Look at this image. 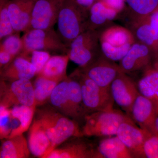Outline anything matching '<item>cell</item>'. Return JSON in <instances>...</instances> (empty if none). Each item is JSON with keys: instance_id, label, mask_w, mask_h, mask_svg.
I'll list each match as a JSON object with an SVG mask.
<instances>
[{"instance_id": "obj_11", "label": "cell", "mask_w": 158, "mask_h": 158, "mask_svg": "<svg viewBox=\"0 0 158 158\" xmlns=\"http://www.w3.org/2000/svg\"><path fill=\"white\" fill-rule=\"evenodd\" d=\"M158 107L151 100L140 93L133 104L130 116L145 131L158 133L156 127Z\"/></svg>"}, {"instance_id": "obj_6", "label": "cell", "mask_w": 158, "mask_h": 158, "mask_svg": "<svg viewBox=\"0 0 158 158\" xmlns=\"http://www.w3.org/2000/svg\"><path fill=\"white\" fill-rule=\"evenodd\" d=\"M99 35L98 31L87 29L74 39L68 53L71 61L83 69L99 57Z\"/></svg>"}, {"instance_id": "obj_38", "label": "cell", "mask_w": 158, "mask_h": 158, "mask_svg": "<svg viewBox=\"0 0 158 158\" xmlns=\"http://www.w3.org/2000/svg\"><path fill=\"white\" fill-rule=\"evenodd\" d=\"M155 125L157 131L158 132V116L156 118Z\"/></svg>"}, {"instance_id": "obj_13", "label": "cell", "mask_w": 158, "mask_h": 158, "mask_svg": "<svg viewBox=\"0 0 158 158\" xmlns=\"http://www.w3.org/2000/svg\"><path fill=\"white\" fill-rule=\"evenodd\" d=\"M152 52L146 44L135 42L119 62V66L122 71L126 74L144 70L149 66Z\"/></svg>"}, {"instance_id": "obj_30", "label": "cell", "mask_w": 158, "mask_h": 158, "mask_svg": "<svg viewBox=\"0 0 158 158\" xmlns=\"http://www.w3.org/2000/svg\"><path fill=\"white\" fill-rule=\"evenodd\" d=\"M9 0H0V39L1 41L15 33L8 10Z\"/></svg>"}, {"instance_id": "obj_4", "label": "cell", "mask_w": 158, "mask_h": 158, "mask_svg": "<svg viewBox=\"0 0 158 158\" xmlns=\"http://www.w3.org/2000/svg\"><path fill=\"white\" fill-rule=\"evenodd\" d=\"M21 37L23 49L20 55L24 56L34 50L62 54H68L69 52V48L54 28L31 29L25 32Z\"/></svg>"}, {"instance_id": "obj_20", "label": "cell", "mask_w": 158, "mask_h": 158, "mask_svg": "<svg viewBox=\"0 0 158 158\" xmlns=\"http://www.w3.org/2000/svg\"><path fill=\"white\" fill-rule=\"evenodd\" d=\"M97 158H134L132 153L116 135L100 141Z\"/></svg>"}, {"instance_id": "obj_31", "label": "cell", "mask_w": 158, "mask_h": 158, "mask_svg": "<svg viewBox=\"0 0 158 158\" xmlns=\"http://www.w3.org/2000/svg\"><path fill=\"white\" fill-rule=\"evenodd\" d=\"M20 33H15L3 40L1 42L0 51H4L11 55L13 58L21 53L23 49L22 37Z\"/></svg>"}, {"instance_id": "obj_16", "label": "cell", "mask_w": 158, "mask_h": 158, "mask_svg": "<svg viewBox=\"0 0 158 158\" xmlns=\"http://www.w3.org/2000/svg\"><path fill=\"white\" fill-rule=\"evenodd\" d=\"M28 143L31 152L37 157L44 158L52 151V142L37 118H34L29 129Z\"/></svg>"}, {"instance_id": "obj_25", "label": "cell", "mask_w": 158, "mask_h": 158, "mask_svg": "<svg viewBox=\"0 0 158 158\" xmlns=\"http://www.w3.org/2000/svg\"><path fill=\"white\" fill-rule=\"evenodd\" d=\"M49 100L55 110L65 116L73 118L69 97L68 77L57 85Z\"/></svg>"}, {"instance_id": "obj_35", "label": "cell", "mask_w": 158, "mask_h": 158, "mask_svg": "<svg viewBox=\"0 0 158 158\" xmlns=\"http://www.w3.org/2000/svg\"><path fill=\"white\" fill-rule=\"evenodd\" d=\"M110 9L119 13L124 8L126 0H100Z\"/></svg>"}, {"instance_id": "obj_17", "label": "cell", "mask_w": 158, "mask_h": 158, "mask_svg": "<svg viewBox=\"0 0 158 158\" xmlns=\"http://www.w3.org/2000/svg\"><path fill=\"white\" fill-rule=\"evenodd\" d=\"M36 106H16L9 108V121L11 127V138L23 133L30 128Z\"/></svg>"}, {"instance_id": "obj_23", "label": "cell", "mask_w": 158, "mask_h": 158, "mask_svg": "<svg viewBox=\"0 0 158 158\" xmlns=\"http://www.w3.org/2000/svg\"><path fill=\"white\" fill-rule=\"evenodd\" d=\"M0 149L1 158H28L31 153L28 143L23 134L5 139Z\"/></svg>"}, {"instance_id": "obj_19", "label": "cell", "mask_w": 158, "mask_h": 158, "mask_svg": "<svg viewBox=\"0 0 158 158\" xmlns=\"http://www.w3.org/2000/svg\"><path fill=\"white\" fill-rule=\"evenodd\" d=\"M135 40L131 31L121 26H112L99 35L100 43L116 48L131 46L135 42Z\"/></svg>"}, {"instance_id": "obj_7", "label": "cell", "mask_w": 158, "mask_h": 158, "mask_svg": "<svg viewBox=\"0 0 158 158\" xmlns=\"http://www.w3.org/2000/svg\"><path fill=\"white\" fill-rule=\"evenodd\" d=\"M1 106H36L33 84L31 80L22 79L12 82L1 81Z\"/></svg>"}, {"instance_id": "obj_8", "label": "cell", "mask_w": 158, "mask_h": 158, "mask_svg": "<svg viewBox=\"0 0 158 158\" xmlns=\"http://www.w3.org/2000/svg\"><path fill=\"white\" fill-rule=\"evenodd\" d=\"M110 90L114 102L130 116L133 104L140 94L137 85L126 73L122 72L112 82Z\"/></svg>"}, {"instance_id": "obj_29", "label": "cell", "mask_w": 158, "mask_h": 158, "mask_svg": "<svg viewBox=\"0 0 158 158\" xmlns=\"http://www.w3.org/2000/svg\"><path fill=\"white\" fill-rule=\"evenodd\" d=\"M126 2L137 17L148 16L158 7V0H126Z\"/></svg>"}, {"instance_id": "obj_21", "label": "cell", "mask_w": 158, "mask_h": 158, "mask_svg": "<svg viewBox=\"0 0 158 158\" xmlns=\"http://www.w3.org/2000/svg\"><path fill=\"white\" fill-rule=\"evenodd\" d=\"M69 60L68 54L51 56L42 70L37 75L58 82L67 78L66 69Z\"/></svg>"}, {"instance_id": "obj_9", "label": "cell", "mask_w": 158, "mask_h": 158, "mask_svg": "<svg viewBox=\"0 0 158 158\" xmlns=\"http://www.w3.org/2000/svg\"><path fill=\"white\" fill-rule=\"evenodd\" d=\"M80 69L100 87L108 89L116 77L123 72L119 65L104 56H100L88 66Z\"/></svg>"}, {"instance_id": "obj_37", "label": "cell", "mask_w": 158, "mask_h": 158, "mask_svg": "<svg viewBox=\"0 0 158 158\" xmlns=\"http://www.w3.org/2000/svg\"><path fill=\"white\" fill-rule=\"evenodd\" d=\"M14 58L7 52L0 51V66L1 69L8 65L13 60Z\"/></svg>"}, {"instance_id": "obj_2", "label": "cell", "mask_w": 158, "mask_h": 158, "mask_svg": "<svg viewBox=\"0 0 158 158\" xmlns=\"http://www.w3.org/2000/svg\"><path fill=\"white\" fill-rule=\"evenodd\" d=\"M88 13L71 0H64L57 18V32L68 47L86 30Z\"/></svg>"}, {"instance_id": "obj_18", "label": "cell", "mask_w": 158, "mask_h": 158, "mask_svg": "<svg viewBox=\"0 0 158 158\" xmlns=\"http://www.w3.org/2000/svg\"><path fill=\"white\" fill-rule=\"evenodd\" d=\"M97 158L96 148L84 141H77L55 148L44 158Z\"/></svg>"}, {"instance_id": "obj_1", "label": "cell", "mask_w": 158, "mask_h": 158, "mask_svg": "<svg viewBox=\"0 0 158 158\" xmlns=\"http://www.w3.org/2000/svg\"><path fill=\"white\" fill-rule=\"evenodd\" d=\"M36 118L45 129L52 142L53 150L69 138L84 136L82 129L80 128L76 122L54 108H45L37 110Z\"/></svg>"}, {"instance_id": "obj_28", "label": "cell", "mask_w": 158, "mask_h": 158, "mask_svg": "<svg viewBox=\"0 0 158 158\" xmlns=\"http://www.w3.org/2000/svg\"><path fill=\"white\" fill-rule=\"evenodd\" d=\"M33 83L35 104L40 106L49 100L52 92L59 83L52 81L39 75Z\"/></svg>"}, {"instance_id": "obj_14", "label": "cell", "mask_w": 158, "mask_h": 158, "mask_svg": "<svg viewBox=\"0 0 158 158\" xmlns=\"http://www.w3.org/2000/svg\"><path fill=\"white\" fill-rule=\"evenodd\" d=\"M36 0H9L8 10L15 33L28 31Z\"/></svg>"}, {"instance_id": "obj_34", "label": "cell", "mask_w": 158, "mask_h": 158, "mask_svg": "<svg viewBox=\"0 0 158 158\" xmlns=\"http://www.w3.org/2000/svg\"><path fill=\"white\" fill-rule=\"evenodd\" d=\"M148 19L153 37L158 43V7L148 15Z\"/></svg>"}, {"instance_id": "obj_26", "label": "cell", "mask_w": 158, "mask_h": 158, "mask_svg": "<svg viewBox=\"0 0 158 158\" xmlns=\"http://www.w3.org/2000/svg\"><path fill=\"white\" fill-rule=\"evenodd\" d=\"M69 97L70 107L75 119H85L87 115L83 104L81 84L74 72L68 77Z\"/></svg>"}, {"instance_id": "obj_5", "label": "cell", "mask_w": 158, "mask_h": 158, "mask_svg": "<svg viewBox=\"0 0 158 158\" xmlns=\"http://www.w3.org/2000/svg\"><path fill=\"white\" fill-rule=\"evenodd\" d=\"M80 82L83 104L87 114L113 108L110 89L100 87L80 69L74 72Z\"/></svg>"}, {"instance_id": "obj_36", "label": "cell", "mask_w": 158, "mask_h": 158, "mask_svg": "<svg viewBox=\"0 0 158 158\" xmlns=\"http://www.w3.org/2000/svg\"><path fill=\"white\" fill-rule=\"evenodd\" d=\"M85 11L89 12L92 5L97 0H71Z\"/></svg>"}, {"instance_id": "obj_27", "label": "cell", "mask_w": 158, "mask_h": 158, "mask_svg": "<svg viewBox=\"0 0 158 158\" xmlns=\"http://www.w3.org/2000/svg\"><path fill=\"white\" fill-rule=\"evenodd\" d=\"M132 25L134 35L138 38L139 42L149 47L153 52L158 51V43L153 35L148 16L136 17L133 22Z\"/></svg>"}, {"instance_id": "obj_33", "label": "cell", "mask_w": 158, "mask_h": 158, "mask_svg": "<svg viewBox=\"0 0 158 158\" xmlns=\"http://www.w3.org/2000/svg\"><path fill=\"white\" fill-rule=\"evenodd\" d=\"M144 151L145 158H158V133L146 132Z\"/></svg>"}, {"instance_id": "obj_3", "label": "cell", "mask_w": 158, "mask_h": 158, "mask_svg": "<svg viewBox=\"0 0 158 158\" xmlns=\"http://www.w3.org/2000/svg\"><path fill=\"white\" fill-rule=\"evenodd\" d=\"M131 118L127 114L114 108L89 113L85 116L81 128L83 136L116 135L120 124Z\"/></svg>"}, {"instance_id": "obj_15", "label": "cell", "mask_w": 158, "mask_h": 158, "mask_svg": "<svg viewBox=\"0 0 158 158\" xmlns=\"http://www.w3.org/2000/svg\"><path fill=\"white\" fill-rule=\"evenodd\" d=\"M36 75L35 67L30 61L21 55L15 57L8 65L1 69V79L12 82L22 79L31 80Z\"/></svg>"}, {"instance_id": "obj_12", "label": "cell", "mask_w": 158, "mask_h": 158, "mask_svg": "<svg viewBox=\"0 0 158 158\" xmlns=\"http://www.w3.org/2000/svg\"><path fill=\"white\" fill-rule=\"evenodd\" d=\"M116 135L129 150L135 158H145L144 145L146 132L136 125L132 118L120 124Z\"/></svg>"}, {"instance_id": "obj_22", "label": "cell", "mask_w": 158, "mask_h": 158, "mask_svg": "<svg viewBox=\"0 0 158 158\" xmlns=\"http://www.w3.org/2000/svg\"><path fill=\"white\" fill-rule=\"evenodd\" d=\"M118 12L110 9L100 0H97L89 10L86 30L97 31L115 19Z\"/></svg>"}, {"instance_id": "obj_10", "label": "cell", "mask_w": 158, "mask_h": 158, "mask_svg": "<svg viewBox=\"0 0 158 158\" xmlns=\"http://www.w3.org/2000/svg\"><path fill=\"white\" fill-rule=\"evenodd\" d=\"M64 0H36L29 30L54 28ZM28 30V31H29Z\"/></svg>"}, {"instance_id": "obj_32", "label": "cell", "mask_w": 158, "mask_h": 158, "mask_svg": "<svg viewBox=\"0 0 158 158\" xmlns=\"http://www.w3.org/2000/svg\"><path fill=\"white\" fill-rule=\"evenodd\" d=\"M33 64L36 70V75L42 70L44 65L51 57L50 53L46 51L34 50L26 56Z\"/></svg>"}, {"instance_id": "obj_24", "label": "cell", "mask_w": 158, "mask_h": 158, "mask_svg": "<svg viewBox=\"0 0 158 158\" xmlns=\"http://www.w3.org/2000/svg\"><path fill=\"white\" fill-rule=\"evenodd\" d=\"M142 95L152 100L158 107V63L152 68L148 66L137 84Z\"/></svg>"}]
</instances>
